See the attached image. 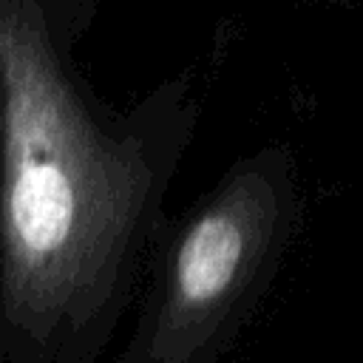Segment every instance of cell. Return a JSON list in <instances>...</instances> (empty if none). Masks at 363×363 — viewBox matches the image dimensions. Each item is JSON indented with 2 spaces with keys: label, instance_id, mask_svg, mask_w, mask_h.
Here are the masks:
<instances>
[]
</instances>
